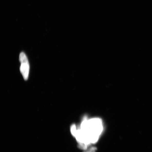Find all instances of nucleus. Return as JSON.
Returning <instances> with one entry per match:
<instances>
[{
  "label": "nucleus",
  "instance_id": "1",
  "mask_svg": "<svg viewBox=\"0 0 152 152\" xmlns=\"http://www.w3.org/2000/svg\"><path fill=\"white\" fill-rule=\"evenodd\" d=\"M80 128L86 140L92 143L97 141L103 129L102 120L98 118L84 119Z\"/></svg>",
  "mask_w": 152,
  "mask_h": 152
},
{
  "label": "nucleus",
  "instance_id": "2",
  "mask_svg": "<svg viewBox=\"0 0 152 152\" xmlns=\"http://www.w3.org/2000/svg\"><path fill=\"white\" fill-rule=\"evenodd\" d=\"M19 61L21 63L20 70L24 79L26 80L28 79L30 66L26 55L23 52L20 53Z\"/></svg>",
  "mask_w": 152,
  "mask_h": 152
},
{
  "label": "nucleus",
  "instance_id": "3",
  "mask_svg": "<svg viewBox=\"0 0 152 152\" xmlns=\"http://www.w3.org/2000/svg\"><path fill=\"white\" fill-rule=\"evenodd\" d=\"M92 148H90L88 150H87V151H85L84 152H95V151L94 150H93Z\"/></svg>",
  "mask_w": 152,
  "mask_h": 152
}]
</instances>
